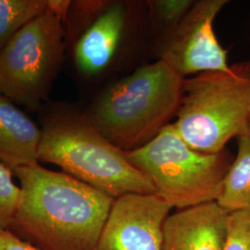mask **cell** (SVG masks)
I'll return each instance as SVG.
<instances>
[{
	"instance_id": "1",
	"label": "cell",
	"mask_w": 250,
	"mask_h": 250,
	"mask_svg": "<svg viewBox=\"0 0 250 250\" xmlns=\"http://www.w3.org/2000/svg\"><path fill=\"white\" fill-rule=\"evenodd\" d=\"M12 170L21 191L16 235L40 250H97L113 197L39 163Z\"/></svg>"
},
{
	"instance_id": "2",
	"label": "cell",
	"mask_w": 250,
	"mask_h": 250,
	"mask_svg": "<svg viewBox=\"0 0 250 250\" xmlns=\"http://www.w3.org/2000/svg\"><path fill=\"white\" fill-rule=\"evenodd\" d=\"M184 79L161 60L145 64L107 87L84 115L119 149L135 150L176 117Z\"/></svg>"
},
{
	"instance_id": "3",
	"label": "cell",
	"mask_w": 250,
	"mask_h": 250,
	"mask_svg": "<svg viewBox=\"0 0 250 250\" xmlns=\"http://www.w3.org/2000/svg\"><path fill=\"white\" fill-rule=\"evenodd\" d=\"M38 161L61 167L114 199L128 194H155L149 180L110 143L84 114L61 108L44 120Z\"/></svg>"
},
{
	"instance_id": "4",
	"label": "cell",
	"mask_w": 250,
	"mask_h": 250,
	"mask_svg": "<svg viewBox=\"0 0 250 250\" xmlns=\"http://www.w3.org/2000/svg\"><path fill=\"white\" fill-rule=\"evenodd\" d=\"M173 123L195 150L217 154L250 125V62L225 72H208L184 79L183 97Z\"/></svg>"
},
{
	"instance_id": "5",
	"label": "cell",
	"mask_w": 250,
	"mask_h": 250,
	"mask_svg": "<svg viewBox=\"0 0 250 250\" xmlns=\"http://www.w3.org/2000/svg\"><path fill=\"white\" fill-rule=\"evenodd\" d=\"M125 155L149 180L155 194L179 209L216 202L234 158L227 149L217 154L193 149L173 123L149 143Z\"/></svg>"
},
{
	"instance_id": "6",
	"label": "cell",
	"mask_w": 250,
	"mask_h": 250,
	"mask_svg": "<svg viewBox=\"0 0 250 250\" xmlns=\"http://www.w3.org/2000/svg\"><path fill=\"white\" fill-rule=\"evenodd\" d=\"M67 46L62 19L47 9L0 51V94L35 110L48 99Z\"/></svg>"
},
{
	"instance_id": "7",
	"label": "cell",
	"mask_w": 250,
	"mask_h": 250,
	"mask_svg": "<svg viewBox=\"0 0 250 250\" xmlns=\"http://www.w3.org/2000/svg\"><path fill=\"white\" fill-rule=\"evenodd\" d=\"M227 0L195 1L188 14L168 36L161 39L159 60L183 78L208 72H225L227 53L220 44L213 23Z\"/></svg>"
},
{
	"instance_id": "8",
	"label": "cell",
	"mask_w": 250,
	"mask_h": 250,
	"mask_svg": "<svg viewBox=\"0 0 250 250\" xmlns=\"http://www.w3.org/2000/svg\"><path fill=\"white\" fill-rule=\"evenodd\" d=\"M171 208L156 194L116 198L96 250H162L163 226Z\"/></svg>"
},
{
	"instance_id": "9",
	"label": "cell",
	"mask_w": 250,
	"mask_h": 250,
	"mask_svg": "<svg viewBox=\"0 0 250 250\" xmlns=\"http://www.w3.org/2000/svg\"><path fill=\"white\" fill-rule=\"evenodd\" d=\"M136 3L110 1L73 43L74 64L81 75L97 78L108 71L124 48Z\"/></svg>"
},
{
	"instance_id": "10",
	"label": "cell",
	"mask_w": 250,
	"mask_h": 250,
	"mask_svg": "<svg viewBox=\"0 0 250 250\" xmlns=\"http://www.w3.org/2000/svg\"><path fill=\"white\" fill-rule=\"evenodd\" d=\"M228 215L217 202L179 209L165 221L162 250H224Z\"/></svg>"
},
{
	"instance_id": "11",
	"label": "cell",
	"mask_w": 250,
	"mask_h": 250,
	"mask_svg": "<svg viewBox=\"0 0 250 250\" xmlns=\"http://www.w3.org/2000/svg\"><path fill=\"white\" fill-rule=\"evenodd\" d=\"M42 130L0 94V161L11 170L38 163Z\"/></svg>"
},
{
	"instance_id": "12",
	"label": "cell",
	"mask_w": 250,
	"mask_h": 250,
	"mask_svg": "<svg viewBox=\"0 0 250 250\" xmlns=\"http://www.w3.org/2000/svg\"><path fill=\"white\" fill-rule=\"evenodd\" d=\"M228 213L250 210V136L237 137V153L227 170L216 201Z\"/></svg>"
},
{
	"instance_id": "13",
	"label": "cell",
	"mask_w": 250,
	"mask_h": 250,
	"mask_svg": "<svg viewBox=\"0 0 250 250\" xmlns=\"http://www.w3.org/2000/svg\"><path fill=\"white\" fill-rule=\"evenodd\" d=\"M47 9V0H0V51L21 28Z\"/></svg>"
},
{
	"instance_id": "14",
	"label": "cell",
	"mask_w": 250,
	"mask_h": 250,
	"mask_svg": "<svg viewBox=\"0 0 250 250\" xmlns=\"http://www.w3.org/2000/svg\"><path fill=\"white\" fill-rule=\"evenodd\" d=\"M107 0H78L72 1L66 21L63 25L66 33L67 45L76 41L81 33L107 8Z\"/></svg>"
},
{
	"instance_id": "15",
	"label": "cell",
	"mask_w": 250,
	"mask_h": 250,
	"mask_svg": "<svg viewBox=\"0 0 250 250\" xmlns=\"http://www.w3.org/2000/svg\"><path fill=\"white\" fill-rule=\"evenodd\" d=\"M193 0H153L147 2L151 16L161 29V39L178 25L193 6Z\"/></svg>"
},
{
	"instance_id": "16",
	"label": "cell",
	"mask_w": 250,
	"mask_h": 250,
	"mask_svg": "<svg viewBox=\"0 0 250 250\" xmlns=\"http://www.w3.org/2000/svg\"><path fill=\"white\" fill-rule=\"evenodd\" d=\"M13 170L0 161V229L9 230L18 210L21 188L13 181Z\"/></svg>"
},
{
	"instance_id": "17",
	"label": "cell",
	"mask_w": 250,
	"mask_h": 250,
	"mask_svg": "<svg viewBox=\"0 0 250 250\" xmlns=\"http://www.w3.org/2000/svg\"><path fill=\"white\" fill-rule=\"evenodd\" d=\"M224 250H250V210L228 215Z\"/></svg>"
},
{
	"instance_id": "18",
	"label": "cell",
	"mask_w": 250,
	"mask_h": 250,
	"mask_svg": "<svg viewBox=\"0 0 250 250\" xmlns=\"http://www.w3.org/2000/svg\"><path fill=\"white\" fill-rule=\"evenodd\" d=\"M0 250H40L10 230L0 229Z\"/></svg>"
},
{
	"instance_id": "19",
	"label": "cell",
	"mask_w": 250,
	"mask_h": 250,
	"mask_svg": "<svg viewBox=\"0 0 250 250\" xmlns=\"http://www.w3.org/2000/svg\"><path fill=\"white\" fill-rule=\"evenodd\" d=\"M248 134L250 135V128H249V131H248Z\"/></svg>"
}]
</instances>
